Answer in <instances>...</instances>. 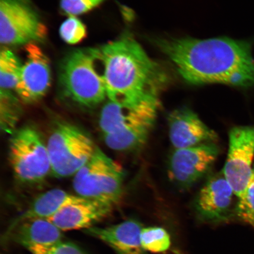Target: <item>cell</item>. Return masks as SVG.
Instances as JSON below:
<instances>
[{
  "mask_svg": "<svg viewBox=\"0 0 254 254\" xmlns=\"http://www.w3.org/2000/svg\"><path fill=\"white\" fill-rule=\"evenodd\" d=\"M154 42L190 84L254 87V59L249 41L222 37L157 39Z\"/></svg>",
  "mask_w": 254,
  "mask_h": 254,
  "instance_id": "cell-1",
  "label": "cell"
},
{
  "mask_svg": "<svg viewBox=\"0 0 254 254\" xmlns=\"http://www.w3.org/2000/svg\"><path fill=\"white\" fill-rule=\"evenodd\" d=\"M100 53L110 101L125 105L160 103L169 75L134 38L126 34L101 48Z\"/></svg>",
  "mask_w": 254,
  "mask_h": 254,
  "instance_id": "cell-2",
  "label": "cell"
},
{
  "mask_svg": "<svg viewBox=\"0 0 254 254\" xmlns=\"http://www.w3.org/2000/svg\"><path fill=\"white\" fill-rule=\"evenodd\" d=\"M160 107V103L125 105L108 101L99 119L105 144L117 151L142 147L153 128Z\"/></svg>",
  "mask_w": 254,
  "mask_h": 254,
  "instance_id": "cell-3",
  "label": "cell"
},
{
  "mask_svg": "<svg viewBox=\"0 0 254 254\" xmlns=\"http://www.w3.org/2000/svg\"><path fill=\"white\" fill-rule=\"evenodd\" d=\"M100 49L74 51L66 57L60 68L59 81L65 96L81 107L92 109L107 96L103 74L97 70Z\"/></svg>",
  "mask_w": 254,
  "mask_h": 254,
  "instance_id": "cell-4",
  "label": "cell"
},
{
  "mask_svg": "<svg viewBox=\"0 0 254 254\" xmlns=\"http://www.w3.org/2000/svg\"><path fill=\"white\" fill-rule=\"evenodd\" d=\"M73 189L80 197L114 206L122 198L123 168L97 147L87 163L74 176Z\"/></svg>",
  "mask_w": 254,
  "mask_h": 254,
  "instance_id": "cell-5",
  "label": "cell"
},
{
  "mask_svg": "<svg viewBox=\"0 0 254 254\" xmlns=\"http://www.w3.org/2000/svg\"><path fill=\"white\" fill-rule=\"evenodd\" d=\"M52 172L56 178L74 176L97 150L86 132L66 122L56 124L47 142Z\"/></svg>",
  "mask_w": 254,
  "mask_h": 254,
  "instance_id": "cell-6",
  "label": "cell"
},
{
  "mask_svg": "<svg viewBox=\"0 0 254 254\" xmlns=\"http://www.w3.org/2000/svg\"><path fill=\"white\" fill-rule=\"evenodd\" d=\"M8 157L14 177L21 183L42 182L52 172L47 143L33 126L22 127L11 135Z\"/></svg>",
  "mask_w": 254,
  "mask_h": 254,
  "instance_id": "cell-7",
  "label": "cell"
},
{
  "mask_svg": "<svg viewBox=\"0 0 254 254\" xmlns=\"http://www.w3.org/2000/svg\"><path fill=\"white\" fill-rule=\"evenodd\" d=\"M47 29L29 0H0V41L27 45L46 39Z\"/></svg>",
  "mask_w": 254,
  "mask_h": 254,
  "instance_id": "cell-8",
  "label": "cell"
},
{
  "mask_svg": "<svg viewBox=\"0 0 254 254\" xmlns=\"http://www.w3.org/2000/svg\"><path fill=\"white\" fill-rule=\"evenodd\" d=\"M254 158V125L236 126L229 132V148L222 173L237 198L252 177Z\"/></svg>",
  "mask_w": 254,
  "mask_h": 254,
  "instance_id": "cell-9",
  "label": "cell"
},
{
  "mask_svg": "<svg viewBox=\"0 0 254 254\" xmlns=\"http://www.w3.org/2000/svg\"><path fill=\"white\" fill-rule=\"evenodd\" d=\"M219 153L220 149L212 142L176 149L168 162V176L180 188H190L207 173Z\"/></svg>",
  "mask_w": 254,
  "mask_h": 254,
  "instance_id": "cell-10",
  "label": "cell"
},
{
  "mask_svg": "<svg viewBox=\"0 0 254 254\" xmlns=\"http://www.w3.org/2000/svg\"><path fill=\"white\" fill-rule=\"evenodd\" d=\"M25 49L27 60L22 66L15 91L23 103L33 104L42 99L49 90L50 61L36 44H28L25 46Z\"/></svg>",
  "mask_w": 254,
  "mask_h": 254,
  "instance_id": "cell-11",
  "label": "cell"
},
{
  "mask_svg": "<svg viewBox=\"0 0 254 254\" xmlns=\"http://www.w3.org/2000/svg\"><path fill=\"white\" fill-rule=\"evenodd\" d=\"M233 188L222 172L209 177L199 190L194 202L196 214L201 220L217 222L235 215Z\"/></svg>",
  "mask_w": 254,
  "mask_h": 254,
  "instance_id": "cell-12",
  "label": "cell"
},
{
  "mask_svg": "<svg viewBox=\"0 0 254 254\" xmlns=\"http://www.w3.org/2000/svg\"><path fill=\"white\" fill-rule=\"evenodd\" d=\"M6 236L32 254H47L63 242L62 231L48 219H28L12 223Z\"/></svg>",
  "mask_w": 254,
  "mask_h": 254,
  "instance_id": "cell-13",
  "label": "cell"
},
{
  "mask_svg": "<svg viewBox=\"0 0 254 254\" xmlns=\"http://www.w3.org/2000/svg\"><path fill=\"white\" fill-rule=\"evenodd\" d=\"M168 122L170 141L176 149L211 143L218 138L217 133L187 108L173 111L168 117Z\"/></svg>",
  "mask_w": 254,
  "mask_h": 254,
  "instance_id": "cell-14",
  "label": "cell"
},
{
  "mask_svg": "<svg viewBox=\"0 0 254 254\" xmlns=\"http://www.w3.org/2000/svg\"><path fill=\"white\" fill-rule=\"evenodd\" d=\"M113 207L103 202L82 198L65 206L49 220L62 231L87 230L107 217Z\"/></svg>",
  "mask_w": 254,
  "mask_h": 254,
  "instance_id": "cell-15",
  "label": "cell"
},
{
  "mask_svg": "<svg viewBox=\"0 0 254 254\" xmlns=\"http://www.w3.org/2000/svg\"><path fill=\"white\" fill-rule=\"evenodd\" d=\"M142 229L140 222L131 219L110 227H92L85 231L119 254H147L141 243Z\"/></svg>",
  "mask_w": 254,
  "mask_h": 254,
  "instance_id": "cell-16",
  "label": "cell"
},
{
  "mask_svg": "<svg viewBox=\"0 0 254 254\" xmlns=\"http://www.w3.org/2000/svg\"><path fill=\"white\" fill-rule=\"evenodd\" d=\"M82 198L77 195L60 189H53L41 193L35 198L23 213L12 222H18L28 219L52 217L60 209Z\"/></svg>",
  "mask_w": 254,
  "mask_h": 254,
  "instance_id": "cell-17",
  "label": "cell"
},
{
  "mask_svg": "<svg viewBox=\"0 0 254 254\" xmlns=\"http://www.w3.org/2000/svg\"><path fill=\"white\" fill-rule=\"evenodd\" d=\"M22 109L19 100L11 91L1 90L0 93V123L1 131L12 135L17 129Z\"/></svg>",
  "mask_w": 254,
  "mask_h": 254,
  "instance_id": "cell-18",
  "label": "cell"
},
{
  "mask_svg": "<svg viewBox=\"0 0 254 254\" xmlns=\"http://www.w3.org/2000/svg\"><path fill=\"white\" fill-rule=\"evenodd\" d=\"M22 66L20 60L13 52L7 48L2 49L0 54L1 90H15L20 79Z\"/></svg>",
  "mask_w": 254,
  "mask_h": 254,
  "instance_id": "cell-19",
  "label": "cell"
},
{
  "mask_svg": "<svg viewBox=\"0 0 254 254\" xmlns=\"http://www.w3.org/2000/svg\"><path fill=\"white\" fill-rule=\"evenodd\" d=\"M141 243L146 252L153 253L166 252L171 244L170 234L164 228L159 227L143 228Z\"/></svg>",
  "mask_w": 254,
  "mask_h": 254,
  "instance_id": "cell-20",
  "label": "cell"
},
{
  "mask_svg": "<svg viewBox=\"0 0 254 254\" xmlns=\"http://www.w3.org/2000/svg\"><path fill=\"white\" fill-rule=\"evenodd\" d=\"M237 198L235 215L254 228V165L249 182L242 194Z\"/></svg>",
  "mask_w": 254,
  "mask_h": 254,
  "instance_id": "cell-21",
  "label": "cell"
},
{
  "mask_svg": "<svg viewBox=\"0 0 254 254\" xmlns=\"http://www.w3.org/2000/svg\"><path fill=\"white\" fill-rule=\"evenodd\" d=\"M59 32L62 39L69 44H77L87 36L84 24L75 16L72 15L63 22Z\"/></svg>",
  "mask_w": 254,
  "mask_h": 254,
  "instance_id": "cell-22",
  "label": "cell"
},
{
  "mask_svg": "<svg viewBox=\"0 0 254 254\" xmlns=\"http://www.w3.org/2000/svg\"><path fill=\"white\" fill-rule=\"evenodd\" d=\"M106 0H61L62 10L70 16L85 13L98 7Z\"/></svg>",
  "mask_w": 254,
  "mask_h": 254,
  "instance_id": "cell-23",
  "label": "cell"
},
{
  "mask_svg": "<svg viewBox=\"0 0 254 254\" xmlns=\"http://www.w3.org/2000/svg\"><path fill=\"white\" fill-rule=\"evenodd\" d=\"M47 254H87L75 244L62 242L50 251Z\"/></svg>",
  "mask_w": 254,
  "mask_h": 254,
  "instance_id": "cell-24",
  "label": "cell"
}]
</instances>
